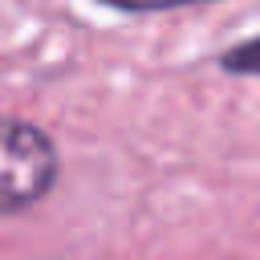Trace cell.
<instances>
[{
	"mask_svg": "<svg viewBox=\"0 0 260 260\" xmlns=\"http://www.w3.org/2000/svg\"><path fill=\"white\" fill-rule=\"evenodd\" d=\"M114 8H126V12H158V8H179V4H199V0H106Z\"/></svg>",
	"mask_w": 260,
	"mask_h": 260,
	"instance_id": "cell-2",
	"label": "cell"
},
{
	"mask_svg": "<svg viewBox=\"0 0 260 260\" xmlns=\"http://www.w3.org/2000/svg\"><path fill=\"white\" fill-rule=\"evenodd\" d=\"M53 175H57L53 142L32 122L0 118V215L37 203L53 187Z\"/></svg>",
	"mask_w": 260,
	"mask_h": 260,
	"instance_id": "cell-1",
	"label": "cell"
}]
</instances>
